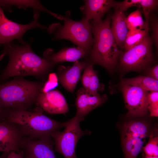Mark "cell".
<instances>
[{
	"label": "cell",
	"instance_id": "12",
	"mask_svg": "<svg viewBox=\"0 0 158 158\" xmlns=\"http://www.w3.org/2000/svg\"><path fill=\"white\" fill-rule=\"evenodd\" d=\"M54 145V141L50 135L35 139L27 137L23 151L30 158H57Z\"/></svg>",
	"mask_w": 158,
	"mask_h": 158
},
{
	"label": "cell",
	"instance_id": "32",
	"mask_svg": "<svg viewBox=\"0 0 158 158\" xmlns=\"http://www.w3.org/2000/svg\"><path fill=\"white\" fill-rule=\"evenodd\" d=\"M7 54V51L4 49L2 53L0 55V61L3 59L6 55Z\"/></svg>",
	"mask_w": 158,
	"mask_h": 158
},
{
	"label": "cell",
	"instance_id": "24",
	"mask_svg": "<svg viewBox=\"0 0 158 158\" xmlns=\"http://www.w3.org/2000/svg\"><path fill=\"white\" fill-rule=\"evenodd\" d=\"M149 140L146 145L142 148L145 154L158 156V135L157 129L150 133Z\"/></svg>",
	"mask_w": 158,
	"mask_h": 158
},
{
	"label": "cell",
	"instance_id": "13",
	"mask_svg": "<svg viewBox=\"0 0 158 158\" xmlns=\"http://www.w3.org/2000/svg\"><path fill=\"white\" fill-rule=\"evenodd\" d=\"M36 101L43 110L50 114H65L69 110L65 97L58 90L40 92Z\"/></svg>",
	"mask_w": 158,
	"mask_h": 158
},
{
	"label": "cell",
	"instance_id": "19",
	"mask_svg": "<svg viewBox=\"0 0 158 158\" xmlns=\"http://www.w3.org/2000/svg\"><path fill=\"white\" fill-rule=\"evenodd\" d=\"M81 77L83 88L90 94L94 95L102 91L104 88L99 82V79L93 65L88 63L84 70Z\"/></svg>",
	"mask_w": 158,
	"mask_h": 158
},
{
	"label": "cell",
	"instance_id": "3",
	"mask_svg": "<svg viewBox=\"0 0 158 158\" xmlns=\"http://www.w3.org/2000/svg\"><path fill=\"white\" fill-rule=\"evenodd\" d=\"M4 120L20 125L25 130L27 137L32 139L51 135L65 127L68 123L48 117L43 114L42 108L33 111L25 109L7 110Z\"/></svg>",
	"mask_w": 158,
	"mask_h": 158
},
{
	"label": "cell",
	"instance_id": "9",
	"mask_svg": "<svg viewBox=\"0 0 158 158\" xmlns=\"http://www.w3.org/2000/svg\"><path fill=\"white\" fill-rule=\"evenodd\" d=\"M40 12L39 11H34L33 20L28 24L22 25L7 18L3 8L0 6V46L7 45L15 39L22 44H24L26 43L23 40V37L28 30L35 28L47 30V28L39 21Z\"/></svg>",
	"mask_w": 158,
	"mask_h": 158
},
{
	"label": "cell",
	"instance_id": "33",
	"mask_svg": "<svg viewBox=\"0 0 158 158\" xmlns=\"http://www.w3.org/2000/svg\"><path fill=\"white\" fill-rule=\"evenodd\" d=\"M9 152H3L1 155L0 156V158H7Z\"/></svg>",
	"mask_w": 158,
	"mask_h": 158
},
{
	"label": "cell",
	"instance_id": "30",
	"mask_svg": "<svg viewBox=\"0 0 158 158\" xmlns=\"http://www.w3.org/2000/svg\"><path fill=\"white\" fill-rule=\"evenodd\" d=\"M24 153L23 151L19 152L11 151L9 152L7 158H23Z\"/></svg>",
	"mask_w": 158,
	"mask_h": 158
},
{
	"label": "cell",
	"instance_id": "21",
	"mask_svg": "<svg viewBox=\"0 0 158 158\" xmlns=\"http://www.w3.org/2000/svg\"><path fill=\"white\" fill-rule=\"evenodd\" d=\"M128 85L138 87L147 91H158V80L148 76H139L123 79Z\"/></svg>",
	"mask_w": 158,
	"mask_h": 158
},
{
	"label": "cell",
	"instance_id": "5",
	"mask_svg": "<svg viewBox=\"0 0 158 158\" xmlns=\"http://www.w3.org/2000/svg\"><path fill=\"white\" fill-rule=\"evenodd\" d=\"M62 20L63 25L54 23L47 29L49 33L54 34L53 40L66 39L91 52L94 39L89 21L84 17L79 21L66 17H63Z\"/></svg>",
	"mask_w": 158,
	"mask_h": 158
},
{
	"label": "cell",
	"instance_id": "14",
	"mask_svg": "<svg viewBox=\"0 0 158 158\" xmlns=\"http://www.w3.org/2000/svg\"><path fill=\"white\" fill-rule=\"evenodd\" d=\"M75 105L77 109L75 116L83 121L85 116L92 111L105 103L107 100L105 94L98 93L90 94L83 87L77 91Z\"/></svg>",
	"mask_w": 158,
	"mask_h": 158
},
{
	"label": "cell",
	"instance_id": "8",
	"mask_svg": "<svg viewBox=\"0 0 158 158\" xmlns=\"http://www.w3.org/2000/svg\"><path fill=\"white\" fill-rule=\"evenodd\" d=\"M152 43L148 34L134 47L121 51L118 58L121 66L126 71H139L147 68L153 60Z\"/></svg>",
	"mask_w": 158,
	"mask_h": 158
},
{
	"label": "cell",
	"instance_id": "4",
	"mask_svg": "<svg viewBox=\"0 0 158 158\" xmlns=\"http://www.w3.org/2000/svg\"><path fill=\"white\" fill-rule=\"evenodd\" d=\"M41 87L38 83L20 79L0 84V104L6 109L27 110L36 101Z\"/></svg>",
	"mask_w": 158,
	"mask_h": 158
},
{
	"label": "cell",
	"instance_id": "11",
	"mask_svg": "<svg viewBox=\"0 0 158 158\" xmlns=\"http://www.w3.org/2000/svg\"><path fill=\"white\" fill-rule=\"evenodd\" d=\"M121 83L120 90L128 111L127 115L130 117H136L147 114L148 111V91L128 85L122 81Z\"/></svg>",
	"mask_w": 158,
	"mask_h": 158
},
{
	"label": "cell",
	"instance_id": "23",
	"mask_svg": "<svg viewBox=\"0 0 158 158\" xmlns=\"http://www.w3.org/2000/svg\"><path fill=\"white\" fill-rule=\"evenodd\" d=\"M127 28L129 30H144L149 26L142 18L140 8H138L129 14L125 18Z\"/></svg>",
	"mask_w": 158,
	"mask_h": 158
},
{
	"label": "cell",
	"instance_id": "31",
	"mask_svg": "<svg viewBox=\"0 0 158 158\" xmlns=\"http://www.w3.org/2000/svg\"><path fill=\"white\" fill-rule=\"evenodd\" d=\"M6 110V109L3 108L0 104V121L3 120Z\"/></svg>",
	"mask_w": 158,
	"mask_h": 158
},
{
	"label": "cell",
	"instance_id": "16",
	"mask_svg": "<svg viewBox=\"0 0 158 158\" xmlns=\"http://www.w3.org/2000/svg\"><path fill=\"white\" fill-rule=\"evenodd\" d=\"M85 4L80 9L88 21L102 20L105 14L112 8L115 7L116 1L113 0H84Z\"/></svg>",
	"mask_w": 158,
	"mask_h": 158
},
{
	"label": "cell",
	"instance_id": "17",
	"mask_svg": "<svg viewBox=\"0 0 158 158\" xmlns=\"http://www.w3.org/2000/svg\"><path fill=\"white\" fill-rule=\"evenodd\" d=\"M90 53L86 49L78 46L66 47L56 53L46 55L44 58L56 64L64 62H75L81 58L87 57Z\"/></svg>",
	"mask_w": 158,
	"mask_h": 158
},
{
	"label": "cell",
	"instance_id": "10",
	"mask_svg": "<svg viewBox=\"0 0 158 158\" xmlns=\"http://www.w3.org/2000/svg\"><path fill=\"white\" fill-rule=\"evenodd\" d=\"M27 137L20 125L5 120L0 121V152H20Z\"/></svg>",
	"mask_w": 158,
	"mask_h": 158
},
{
	"label": "cell",
	"instance_id": "2",
	"mask_svg": "<svg viewBox=\"0 0 158 158\" xmlns=\"http://www.w3.org/2000/svg\"><path fill=\"white\" fill-rule=\"evenodd\" d=\"M111 16H108L103 20H92L90 23L94 41L87 60L89 63L99 65L109 72L117 66L121 52L111 30Z\"/></svg>",
	"mask_w": 158,
	"mask_h": 158
},
{
	"label": "cell",
	"instance_id": "1",
	"mask_svg": "<svg viewBox=\"0 0 158 158\" xmlns=\"http://www.w3.org/2000/svg\"><path fill=\"white\" fill-rule=\"evenodd\" d=\"M31 41L22 45L12 41L4 45L9 60L0 75V80L16 76H42L56 64L35 54L31 48Z\"/></svg>",
	"mask_w": 158,
	"mask_h": 158
},
{
	"label": "cell",
	"instance_id": "6",
	"mask_svg": "<svg viewBox=\"0 0 158 158\" xmlns=\"http://www.w3.org/2000/svg\"><path fill=\"white\" fill-rule=\"evenodd\" d=\"M82 121L75 116L68 121L63 131L59 130L51 134L54 139L55 152L61 153L64 158H78L75 150L78 141L83 136L91 133L88 130L81 129L80 123Z\"/></svg>",
	"mask_w": 158,
	"mask_h": 158
},
{
	"label": "cell",
	"instance_id": "27",
	"mask_svg": "<svg viewBox=\"0 0 158 158\" xmlns=\"http://www.w3.org/2000/svg\"><path fill=\"white\" fill-rule=\"evenodd\" d=\"M152 30V35L150 37L152 42L153 43L158 50V21L156 16L152 14H150L149 18Z\"/></svg>",
	"mask_w": 158,
	"mask_h": 158
},
{
	"label": "cell",
	"instance_id": "28",
	"mask_svg": "<svg viewBox=\"0 0 158 158\" xmlns=\"http://www.w3.org/2000/svg\"><path fill=\"white\" fill-rule=\"evenodd\" d=\"M140 0H125L121 2H116L115 8L124 12L132 7L139 6Z\"/></svg>",
	"mask_w": 158,
	"mask_h": 158
},
{
	"label": "cell",
	"instance_id": "29",
	"mask_svg": "<svg viewBox=\"0 0 158 158\" xmlns=\"http://www.w3.org/2000/svg\"><path fill=\"white\" fill-rule=\"evenodd\" d=\"M148 76L155 79L158 80V65L156 64L154 66L150 68L147 73Z\"/></svg>",
	"mask_w": 158,
	"mask_h": 158
},
{
	"label": "cell",
	"instance_id": "20",
	"mask_svg": "<svg viewBox=\"0 0 158 158\" xmlns=\"http://www.w3.org/2000/svg\"><path fill=\"white\" fill-rule=\"evenodd\" d=\"M0 6L8 9V7L16 6L19 8H31L34 11L47 12L58 18L59 15L50 11L37 0H0Z\"/></svg>",
	"mask_w": 158,
	"mask_h": 158
},
{
	"label": "cell",
	"instance_id": "18",
	"mask_svg": "<svg viewBox=\"0 0 158 158\" xmlns=\"http://www.w3.org/2000/svg\"><path fill=\"white\" fill-rule=\"evenodd\" d=\"M114 9V13L111 16V29L117 46L124 49L128 31L125 21L126 16L124 12L116 8Z\"/></svg>",
	"mask_w": 158,
	"mask_h": 158
},
{
	"label": "cell",
	"instance_id": "26",
	"mask_svg": "<svg viewBox=\"0 0 158 158\" xmlns=\"http://www.w3.org/2000/svg\"><path fill=\"white\" fill-rule=\"evenodd\" d=\"M148 109L150 116H158V91H150L148 95Z\"/></svg>",
	"mask_w": 158,
	"mask_h": 158
},
{
	"label": "cell",
	"instance_id": "35",
	"mask_svg": "<svg viewBox=\"0 0 158 158\" xmlns=\"http://www.w3.org/2000/svg\"><path fill=\"white\" fill-rule=\"evenodd\" d=\"M23 158H29L28 157V156L25 155L24 154V157Z\"/></svg>",
	"mask_w": 158,
	"mask_h": 158
},
{
	"label": "cell",
	"instance_id": "15",
	"mask_svg": "<svg viewBox=\"0 0 158 158\" xmlns=\"http://www.w3.org/2000/svg\"><path fill=\"white\" fill-rule=\"evenodd\" d=\"M86 60L76 61L72 66H60L58 69L59 80L68 92L73 94L81 77V73L88 64Z\"/></svg>",
	"mask_w": 158,
	"mask_h": 158
},
{
	"label": "cell",
	"instance_id": "7",
	"mask_svg": "<svg viewBox=\"0 0 158 158\" xmlns=\"http://www.w3.org/2000/svg\"><path fill=\"white\" fill-rule=\"evenodd\" d=\"M150 133L149 125L144 121H131L125 123L121 135L124 158H136Z\"/></svg>",
	"mask_w": 158,
	"mask_h": 158
},
{
	"label": "cell",
	"instance_id": "22",
	"mask_svg": "<svg viewBox=\"0 0 158 158\" xmlns=\"http://www.w3.org/2000/svg\"><path fill=\"white\" fill-rule=\"evenodd\" d=\"M150 26L143 30H128L126 35L124 49L127 51L140 43L148 35Z\"/></svg>",
	"mask_w": 158,
	"mask_h": 158
},
{
	"label": "cell",
	"instance_id": "34",
	"mask_svg": "<svg viewBox=\"0 0 158 158\" xmlns=\"http://www.w3.org/2000/svg\"><path fill=\"white\" fill-rule=\"evenodd\" d=\"M143 158H158V156L152 155H148L145 154Z\"/></svg>",
	"mask_w": 158,
	"mask_h": 158
},
{
	"label": "cell",
	"instance_id": "25",
	"mask_svg": "<svg viewBox=\"0 0 158 158\" xmlns=\"http://www.w3.org/2000/svg\"><path fill=\"white\" fill-rule=\"evenodd\" d=\"M158 1L157 0H140L139 6L142 7L145 18V22L149 25V18L153 11L157 9Z\"/></svg>",
	"mask_w": 158,
	"mask_h": 158
}]
</instances>
